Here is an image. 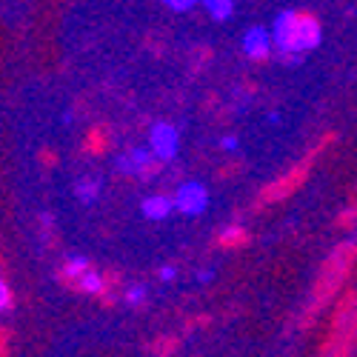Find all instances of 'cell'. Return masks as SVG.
<instances>
[{"label":"cell","instance_id":"6da1fadb","mask_svg":"<svg viewBox=\"0 0 357 357\" xmlns=\"http://www.w3.org/2000/svg\"><path fill=\"white\" fill-rule=\"evenodd\" d=\"M357 260V243H340L329 257H326V263L320 266V275L312 286V297H309V309H306V326L314 323V317L329 306L335 301V294L340 291V286L346 283L351 266Z\"/></svg>","mask_w":357,"mask_h":357},{"label":"cell","instance_id":"7a4b0ae2","mask_svg":"<svg viewBox=\"0 0 357 357\" xmlns=\"http://www.w3.org/2000/svg\"><path fill=\"white\" fill-rule=\"evenodd\" d=\"M275 40H278V46L286 57L303 54V52L314 49L317 40H320V20L312 12H303V9L289 12L278 20Z\"/></svg>","mask_w":357,"mask_h":357},{"label":"cell","instance_id":"3957f363","mask_svg":"<svg viewBox=\"0 0 357 357\" xmlns=\"http://www.w3.org/2000/svg\"><path fill=\"white\" fill-rule=\"evenodd\" d=\"M323 354H351L357 351V289L349 291L335 309L332 329L326 337Z\"/></svg>","mask_w":357,"mask_h":357},{"label":"cell","instance_id":"277c9868","mask_svg":"<svg viewBox=\"0 0 357 357\" xmlns=\"http://www.w3.org/2000/svg\"><path fill=\"white\" fill-rule=\"evenodd\" d=\"M61 280L63 286H69L72 291H80V294H95V297H103L106 303H112L114 297V286H117V278L112 275H100L98 269L89 260H69L61 266Z\"/></svg>","mask_w":357,"mask_h":357},{"label":"cell","instance_id":"5b68a950","mask_svg":"<svg viewBox=\"0 0 357 357\" xmlns=\"http://www.w3.org/2000/svg\"><path fill=\"white\" fill-rule=\"evenodd\" d=\"M332 140H335V137L329 135V137H326V140H323V143H320V146L314 149V152H312V155H309V158H306L303 163L291 166V169H289L286 174H280L278 181H272L269 186H266V189L260 192V197H257V206H272V203H280V200L291 197V195H294L297 189H301V186L306 183V177H309V172H312V160H314V158H317V155H320L323 149L329 146Z\"/></svg>","mask_w":357,"mask_h":357},{"label":"cell","instance_id":"8992f818","mask_svg":"<svg viewBox=\"0 0 357 357\" xmlns=\"http://www.w3.org/2000/svg\"><path fill=\"white\" fill-rule=\"evenodd\" d=\"M109 146H112V129L109 126H95L92 132L86 135V140H83V152L100 158V155L109 152Z\"/></svg>","mask_w":357,"mask_h":357},{"label":"cell","instance_id":"52a82bcc","mask_svg":"<svg viewBox=\"0 0 357 357\" xmlns=\"http://www.w3.org/2000/svg\"><path fill=\"white\" fill-rule=\"evenodd\" d=\"M177 209H183V212H200L203 206H206V192H203V186H197V183H189V186H183L181 189V195H177Z\"/></svg>","mask_w":357,"mask_h":357},{"label":"cell","instance_id":"ba28073f","mask_svg":"<svg viewBox=\"0 0 357 357\" xmlns=\"http://www.w3.org/2000/svg\"><path fill=\"white\" fill-rule=\"evenodd\" d=\"M220 249H226V252H234V249H243L246 243H249V231L243 229V226H229V229H223L220 234H218V241H215Z\"/></svg>","mask_w":357,"mask_h":357},{"label":"cell","instance_id":"9c48e42d","mask_svg":"<svg viewBox=\"0 0 357 357\" xmlns=\"http://www.w3.org/2000/svg\"><path fill=\"white\" fill-rule=\"evenodd\" d=\"M152 149H155L160 158H169V155L174 152V129L158 126V129H155V137H152Z\"/></svg>","mask_w":357,"mask_h":357},{"label":"cell","instance_id":"30bf717a","mask_svg":"<svg viewBox=\"0 0 357 357\" xmlns=\"http://www.w3.org/2000/svg\"><path fill=\"white\" fill-rule=\"evenodd\" d=\"M246 52H249V57H255V61H266V54H269V38H266L260 29H255V32L246 38Z\"/></svg>","mask_w":357,"mask_h":357},{"label":"cell","instance_id":"8fae6325","mask_svg":"<svg viewBox=\"0 0 357 357\" xmlns=\"http://www.w3.org/2000/svg\"><path fill=\"white\" fill-rule=\"evenodd\" d=\"M143 209L149 218H163V215H169L172 203H169V197H152V200H146Z\"/></svg>","mask_w":357,"mask_h":357},{"label":"cell","instance_id":"7c38bea8","mask_svg":"<svg viewBox=\"0 0 357 357\" xmlns=\"http://www.w3.org/2000/svg\"><path fill=\"white\" fill-rule=\"evenodd\" d=\"M206 6L215 17H226L231 12V0H206Z\"/></svg>","mask_w":357,"mask_h":357},{"label":"cell","instance_id":"4fadbf2b","mask_svg":"<svg viewBox=\"0 0 357 357\" xmlns=\"http://www.w3.org/2000/svg\"><path fill=\"white\" fill-rule=\"evenodd\" d=\"M337 226H343V229H357V206H349V209L337 218Z\"/></svg>","mask_w":357,"mask_h":357},{"label":"cell","instance_id":"5bb4252c","mask_svg":"<svg viewBox=\"0 0 357 357\" xmlns=\"http://www.w3.org/2000/svg\"><path fill=\"white\" fill-rule=\"evenodd\" d=\"M12 306V291H9V286L0 280V312H6Z\"/></svg>","mask_w":357,"mask_h":357},{"label":"cell","instance_id":"9a60e30c","mask_svg":"<svg viewBox=\"0 0 357 357\" xmlns=\"http://www.w3.org/2000/svg\"><path fill=\"white\" fill-rule=\"evenodd\" d=\"M163 346H152V351L155 354H172V351H177V340H160Z\"/></svg>","mask_w":357,"mask_h":357},{"label":"cell","instance_id":"2e32d148","mask_svg":"<svg viewBox=\"0 0 357 357\" xmlns=\"http://www.w3.org/2000/svg\"><path fill=\"white\" fill-rule=\"evenodd\" d=\"M6 351H9V329L0 326V354H6Z\"/></svg>","mask_w":357,"mask_h":357},{"label":"cell","instance_id":"e0dca14e","mask_svg":"<svg viewBox=\"0 0 357 357\" xmlns=\"http://www.w3.org/2000/svg\"><path fill=\"white\" fill-rule=\"evenodd\" d=\"M40 163L43 166H54L57 163V155H52V152H46V149H43V152H40Z\"/></svg>","mask_w":357,"mask_h":357},{"label":"cell","instance_id":"ac0fdd59","mask_svg":"<svg viewBox=\"0 0 357 357\" xmlns=\"http://www.w3.org/2000/svg\"><path fill=\"white\" fill-rule=\"evenodd\" d=\"M166 3L172 6V9H186V6H192L195 0H166Z\"/></svg>","mask_w":357,"mask_h":357}]
</instances>
